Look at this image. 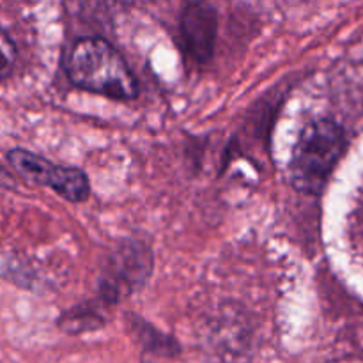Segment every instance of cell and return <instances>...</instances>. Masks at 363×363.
Instances as JSON below:
<instances>
[{"mask_svg": "<svg viewBox=\"0 0 363 363\" xmlns=\"http://www.w3.org/2000/svg\"><path fill=\"white\" fill-rule=\"evenodd\" d=\"M67 74L77 87L112 99H133L138 85L124 57L103 38H82L67 57Z\"/></svg>", "mask_w": 363, "mask_h": 363, "instance_id": "cell-1", "label": "cell"}, {"mask_svg": "<svg viewBox=\"0 0 363 363\" xmlns=\"http://www.w3.org/2000/svg\"><path fill=\"white\" fill-rule=\"evenodd\" d=\"M346 149V135L337 123L319 119L301 131L287 177L294 190L307 195H319L325 190L337 162Z\"/></svg>", "mask_w": 363, "mask_h": 363, "instance_id": "cell-2", "label": "cell"}, {"mask_svg": "<svg viewBox=\"0 0 363 363\" xmlns=\"http://www.w3.org/2000/svg\"><path fill=\"white\" fill-rule=\"evenodd\" d=\"M7 162L25 181L52 188L66 201L84 202L89 197V179L84 170L77 167L57 165L25 149H13L7 152Z\"/></svg>", "mask_w": 363, "mask_h": 363, "instance_id": "cell-3", "label": "cell"}, {"mask_svg": "<svg viewBox=\"0 0 363 363\" xmlns=\"http://www.w3.org/2000/svg\"><path fill=\"white\" fill-rule=\"evenodd\" d=\"M181 38L184 52L195 62L211 57L216 38V13L208 4H191L181 16Z\"/></svg>", "mask_w": 363, "mask_h": 363, "instance_id": "cell-4", "label": "cell"}, {"mask_svg": "<svg viewBox=\"0 0 363 363\" xmlns=\"http://www.w3.org/2000/svg\"><path fill=\"white\" fill-rule=\"evenodd\" d=\"M16 62V46L6 30L0 27V80L9 77Z\"/></svg>", "mask_w": 363, "mask_h": 363, "instance_id": "cell-5", "label": "cell"}, {"mask_svg": "<svg viewBox=\"0 0 363 363\" xmlns=\"http://www.w3.org/2000/svg\"><path fill=\"white\" fill-rule=\"evenodd\" d=\"M0 183L7 184V186H9V184H13V179H11L9 174L4 172V169H0Z\"/></svg>", "mask_w": 363, "mask_h": 363, "instance_id": "cell-6", "label": "cell"}]
</instances>
